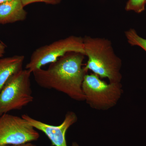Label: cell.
<instances>
[{
    "label": "cell",
    "mask_w": 146,
    "mask_h": 146,
    "mask_svg": "<svg viewBox=\"0 0 146 146\" xmlns=\"http://www.w3.org/2000/svg\"><path fill=\"white\" fill-rule=\"evenodd\" d=\"M21 1L25 7L31 4L37 2L44 3L48 4L55 5L60 3L61 0H21Z\"/></svg>",
    "instance_id": "12"
},
{
    "label": "cell",
    "mask_w": 146,
    "mask_h": 146,
    "mask_svg": "<svg viewBox=\"0 0 146 146\" xmlns=\"http://www.w3.org/2000/svg\"><path fill=\"white\" fill-rule=\"evenodd\" d=\"M85 55L70 52L50 63L48 69L32 72L35 82L44 89H54L77 101H85L82 86L87 72L82 67Z\"/></svg>",
    "instance_id": "1"
},
{
    "label": "cell",
    "mask_w": 146,
    "mask_h": 146,
    "mask_svg": "<svg viewBox=\"0 0 146 146\" xmlns=\"http://www.w3.org/2000/svg\"><path fill=\"white\" fill-rule=\"evenodd\" d=\"M6 45L3 42L0 41V58H2L3 56L5 50L6 49Z\"/></svg>",
    "instance_id": "13"
},
{
    "label": "cell",
    "mask_w": 146,
    "mask_h": 146,
    "mask_svg": "<svg viewBox=\"0 0 146 146\" xmlns=\"http://www.w3.org/2000/svg\"><path fill=\"white\" fill-rule=\"evenodd\" d=\"M31 74L23 69L9 78L0 91V116L12 110H21L33 101Z\"/></svg>",
    "instance_id": "3"
},
{
    "label": "cell",
    "mask_w": 146,
    "mask_h": 146,
    "mask_svg": "<svg viewBox=\"0 0 146 146\" xmlns=\"http://www.w3.org/2000/svg\"><path fill=\"white\" fill-rule=\"evenodd\" d=\"M22 117L35 128L44 133L54 146H68L65 137L66 132L78 121L76 115L72 111L66 113L63 122L58 125L48 124L26 114L22 115Z\"/></svg>",
    "instance_id": "7"
},
{
    "label": "cell",
    "mask_w": 146,
    "mask_h": 146,
    "mask_svg": "<svg viewBox=\"0 0 146 146\" xmlns=\"http://www.w3.org/2000/svg\"><path fill=\"white\" fill-rule=\"evenodd\" d=\"M27 15L21 0H10L0 4V24L23 21Z\"/></svg>",
    "instance_id": "8"
},
{
    "label": "cell",
    "mask_w": 146,
    "mask_h": 146,
    "mask_svg": "<svg viewBox=\"0 0 146 146\" xmlns=\"http://www.w3.org/2000/svg\"><path fill=\"white\" fill-rule=\"evenodd\" d=\"M72 146H79V145L76 142H73Z\"/></svg>",
    "instance_id": "15"
},
{
    "label": "cell",
    "mask_w": 146,
    "mask_h": 146,
    "mask_svg": "<svg viewBox=\"0 0 146 146\" xmlns=\"http://www.w3.org/2000/svg\"><path fill=\"white\" fill-rule=\"evenodd\" d=\"M0 146H37L36 145H34L32 143H26L23 144H21V145H1Z\"/></svg>",
    "instance_id": "14"
},
{
    "label": "cell",
    "mask_w": 146,
    "mask_h": 146,
    "mask_svg": "<svg viewBox=\"0 0 146 146\" xmlns=\"http://www.w3.org/2000/svg\"><path fill=\"white\" fill-rule=\"evenodd\" d=\"M36 129L22 117L3 114L0 116V146L37 141L40 135Z\"/></svg>",
    "instance_id": "6"
},
{
    "label": "cell",
    "mask_w": 146,
    "mask_h": 146,
    "mask_svg": "<svg viewBox=\"0 0 146 146\" xmlns=\"http://www.w3.org/2000/svg\"><path fill=\"white\" fill-rule=\"evenodd\" d=\"M82 88L86 103L98 110H106L114 107L123 93L121 83H106L94 73L86 74Z\"/></svg>",
    "instance_id": "4"
},
{
    "label": "cell",
    "mask_w": 146,
    "mask_h": 146,
    "mask_svg": "<svg viewBox=\"0 0 146 146\" xmlns=\"http://www.w3.org/2000/svg\"><path fill=\"white\" fill-rule=\"evenodd\" d=\"M146 0H128L126 5L127 11H133L136 13H141L145 9Z\"/></svg>",
    "instance_id": "11"
},
{
    "label": "cell",
    "mask_w": 146,
    "mask_h": 146,
    "mask_svg": "<svg viewBox=\"0 0 146 146\" xmlns=\"http://www.w3.org/2000/svg\"><path fill=\"white\" fill-rule=\"evenodd\" d=\"M72 52L84 54L83 38L71 35L37 48L32 54L26 69L32 74L35 70L55 62L67 53Z\"/></svg>",
    "instance_id": "5"
},
{
    "label": "cell",
    "mask_w": 146,
    "mask_h": 146,
    "mask_svg": "<svg viewBox=\"0 0 146 146\" xmlns=\"http://www.w3.org/2000/svg\"><path fill=\"white\" fill-rule=\"evenodd\" d=\"M24 60L23 55L0 58V91L11 76L23 70Z\"/></svg>",
    "instance_id": "9"
},
{
    "label": "cell",
    "mask_w": 146,
    "mask_h": 146,
    "mask_svg": "<svg viewBox=\"0 0 146 146\" xmlns=\"http://www.w3.org/2000/svg\"><path fill=\"white\" fill-rule=\"evenodd\" d=\"M10 1V0H0V4L4 2H5L7 1Z\"/></svg>",
    "instance_id": "16"
},
{
    "label": "cell",
    "mask_w": 146,
    "mask_h": 146,
    "mask_svg": "<svg viewBox=\"0 0 146 146\" xmlns=\"http://www.w3.org/2000/svg\"><path fill=\"white\" fill-rule=\"evenodd\" d=\"M125 35L130 45L141 47L146 52V39L139 36L135 30L129 29L125 32Z\"/></svg>",
    "instance_id": "10"
},
{
    "label": "cell",
    "mask_w": 146,
    "mask_h": 146,
    "mask_svg": "<svg viewBox=\"0 0 146 146\" xmlns=\"http://www.w3.org/2000/svg\"><path fill=\"white\" fill-rule=\"evenodd\" d=\"M84 54L88 60L84 69L92 71L110 83H121V60L115 54L111 42L104 38L86 36L83 38Z\"/></svg>",
    "instance_id": "2"
},
{
    "label": "cell",
    "mask_w": 146,
    "mask_h": 146,
    "mask_svg": "<svg viewBox=\"0 0 146 146\" xmlns=\"http://www.w3.org/2000/svg\"></svg>",
    "instance_id": "17"
}]
</instances>
